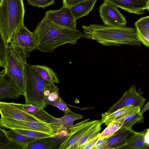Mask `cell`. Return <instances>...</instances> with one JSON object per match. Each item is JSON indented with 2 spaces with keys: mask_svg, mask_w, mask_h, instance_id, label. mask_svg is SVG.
I'll use <instances>...</instances> for the list:
<instances>
[{
  "mask_svg": "<svg viewBox=\"0 0 149 149\" xmlns=\"http://www.w3.org/2000/svg\"><path fill=\"white\" fill-rule=\"evenodd\" d=\"M36 40V49L42 52L52 53L65 44H77V40L84 38L81 32L59 25L45 15L33 32Z\"/></svg>",
  "mask_w": 149,
  "mask_h": 149,
  "instance_id": "1",
  "label": "cell"
},
{
  "mask_svg": "<svg viewBox=\"0 0 149 149\" xmlns=\"http://www.w3.org/2000/svg\"><path fill=\"white\" fill-rule=\"evenodd\" d=\"M82 27L84 38L94 40L103 45L140 46L141 44L135 27H113L96 24Z\"/></svg>",
  "mask_w": 149,
  "mask_h": 149,
  "instance_id": "2",
  "label": "cell"
},
{
  "mask_svg": "<svg viewBox=\"0 0 149 149\" xmlns=\"http://www.w3.org/2000/svg\"><path fill=\"white\" fill-rule=\"evenodd\" d=\"M23 0H2L0 3V32L8 45L14 33L24 24Z\"/></svg>",
  "mask_w": 149,
  "mask_h": 149,
  "instance_id": "3",
  "label": "cell"
},
{
  "mask_svg": "<svg viewBox=\"0 0 149 149\" xmlns=\"http://www.w3.org/2000/svg\"><path fill=\"white\" fill-rule=\"evenodd\" d=\"M29 65L25 72L24 95L25 104L44 109L47 104V98L44 94L47 83L36 71L29 67Z\"/></svg>",
  "mask_w": 149,
  "mask_h": 149,
  "instance_id": "4",
  "label": "cell"
},
{
  "mask_svg": "<svg viewBox=\"0 0 149 149\" xmlns=\"http://www.w3.org/2000/svg\"><path fill=\"white\" fill-rule=\"evenodd\" d=\"M10 52L6 69L7 72L19 90L24 91L25 70L29 64L26 57L10 47Z\"/></svg>",
  "mask_w": 149,
  "mask_h": 149,
  "instance_id": "5",
  "label": "cell"
},
{
  "mask_svg": "<svg viewBox=\"0 0 149 149\" xmlns=\"http://www.w3.org/2000/svg\"><path fill=\"white\" fill-rule=\"evenodd\" d=\"M9 45L13 49L19 52L27 58L30 52L36 49V40L33 32L23 24L13 35Z\"/></svg>",
  "mask_w": 149,
  "mask_h": 149,
  "instance_id": "6",
  "label": "cell"
},
{
  "mask_svg": "<svg viewBox=\"0 0 149 149\" xmlns=\"http://www.w3.org/2000/svg\"><path fill=\"white\" fill-rule=\"evenodd\" d=\"M0 126L1 127L10 130L19 129L56 134L50 127L49 123L45 122H30L1 117Z\"/></svg>",
  "mask_w": 149,
  "mask_h": 149,
  "instance_id": "7",
  "label": "cell"
},
{
  "mask_svg": "<svg viewBox=\"0 0 149 149\" xmlns=\"http://www.w3.org/2000/svg\"><path fill=\"white\" fill-rule=\"evenodd\" d=\"M100 7V16L104 25L113 27L125 26L127 20L118 8L107 0Z\"/></svg>",
  "mask_w": 149,
  "mask_h": 149,
  "instance_id": "8",
  "label": "cell"
},
{
  "mask_svg": "<svg viewBox=\"0 0 149 149\" xmlns=\"http://www.w3.org/2000/svg\"><path fill=\"white\" fill-rule=\"evenodd\" d=\"M87 119L79 122L70 128L68 135L60 144L59 149H74L78 142L97 120Z\"/></svg>",
  "mask_w": 149,
  "mask_h": 149,
  "instance_id": "9",
  "label": "cell"
},
{
  "mask_svg": "<svg viewBox=\"0 0 149 149\" xmlns=\"http://www.w3.org/2000/svg\"><path fill=\"white\" fill-rule=\"evenodd\" d=\"M136 86L132 85L118 102L109 107L106 112L112 113L122 107L131 105L139 107L141 109L146 99L136 91Z\"/></svg>",
  "mask_w": 149,
  "mask_h": 149,
  "instance_id": "10",
  "label": "cell"
},
{
  "mask_svg": "<svg viewBox=\"0 0 149 149\" xmlns=\"http://www.w3.org/2000/svg\"><path fill=\"white\" fill-rule=\"evenodd\" d=\"M54 23L60 26L76 29L77 22L70 8L64 6L58 10H49L45 15Z\"/></svg>",
  "mask_w": 149,
  "mask_h": 149,
  "instance_id": "11",
  "label": "cell"
},
{
  "mask_svg": "<svg viewBox=\"0 0 149 149\" xmlns=\"http://www.w3.org/2000/svg\"><path fill=\"white\" fill-rule=\"evenodd\" d=\"M1 117L30 122H44L15 106L12 102H0Z\"/></svg>",
  "mask_w": 149,
  "mask_h": 149,
  "instance_id": "12",
  "label": "cell"
},
{
  "mask_svg": "<svg viewBox=\"0 0 149 149\" xmlns=\"http://www.w3.org/2000/svg\"><path fill=\"white\" fill-rule=\"evenodd\" d=\"M24 94L18 88L4 69L0 72V100L18 98Z\"/></svg>",
  "mask_w": 149,
  "mask_h": 149,
  "instance_id": "13",
  "label": "cell"
},
{
  "mask_svg": "<svg viewBox=\"0 0 149 149\" xmlns=\"http://www.w3.org/2000/svg\"><path fill=\"white\" fill-rule=\"evenodd\" d=\"M82 118L83 116L81 115L71 111L65 114L61 118H55L50 121L49 123L55 134L62 130H66L69 132L70 128L74 125L73 122Z\"/></svg>",
  "mask_w": 149,
  "mask_h": 149,
  "instance_id": "14",
  "label": "cell"
},
{
  "mask_svg": "<svg viewBox=\"0 0 149 149\" xmlns=\"http://www.w3.org/2000/svg\"><path fill=\"white\" fill-rule=\"evenodd\" d=\"M112 3L118 8L130 13L138 15L145 14V10L149 0H104Z\"/></svg>",
  "mask_w": 149,
  "mask_h": 149,
  "instance_id": "15",
  "label": "cell"
},
{
  "mask_svg": "<svg viewBox=\"0 0 149 149\" xmlns=\"http://www.w3.org/2000/svg\"><path fill=\"white\" fill-rule=\"evenodd\" d=\"M135 132L122 127L105 143V149H118L125 144L134 134Z\"/></svg>",
  "mask_w": 149,
  "mask_h": 149,
  "instance_id": "16",
  "label": "cell"
},
{
  "mask_svg": "<svg viewBox=\"0 0 149 149\" xmlns=\"http://www.w3.org/2000/svg\"><path fill=\"white\" fill-rule=\"evenodd\" d=\"M134 25L139 39L149 47V15L140 18L135 22Z\"/></svg>",
  "mask_w": 149,
  "mask_h": 149,
  "instance_id": "17",
  "label": "cell"
},
{
  "mask_svg": "<svg viewBox=\"0 0 149 149\" xmlns=\"http://www.w3.org/2000/svg\"><path fill=\"white\" fill-rule=\"evenodd\" d=\"M63 140L58 139L54 136L48 138L37 139L27 144V149H52L57 148Z\"/></svg>",
  "mask_w": 149,
  "mask_h": 149,
  "instance_id": "18",
  "label": "cell"
},
{
  "mask_svg": "<svg viewBox=\"0 0 149 149\" xmlns=\"http://www.w3.org/2000/svg\"><path fill=\"white\" fill-rule=\"evenodd\" d=\"M29 66L30 68L36 71L47 84L59 83L56 74L52 69L44 65L29 64Z\"/></svg>",
  "mask_w": 149,
  "mask_h": 149,
  "instance_id": "19",
  "label": "cell"
},
{
  "mask_svg": "<svg viewBox=\"0 0 149 149\" xmlns=\"http://www.w3.org/2000/svg\"><path fill=\"white\" fill-rule=\"evenodd\" d=\"M102 123L101 120H97L78 142L74 149H84V146L90 140L100 133Z\"/></svg>",
  "mask_w": 149,
  "mask_h": 149,
  "instance_id": "20",
  "label": "cell"
},
{
  "mask_svg": "<svg viewBox=\"0 0 149 149\" xmlns=\"http://www.w3.org/2000/svg\"><path fill=\"white\" fill-rule=\"evenodd\" d=\"M97 0H87L69 8L76 20L87 15L93 10Z\"/></svg>",
  "mask_w": 149,
  "mask_h": 149,
  "instance_id": "21",
  "label": "cell"
},
{
  "mask_svg": "<svg viewBox=\"0 0 149 149\" xmlns=\"http://www.w3.org/2000/svg\"><path fill=\"white\" fill-rule=\"evenodd\" d=\"M143 115L141 113V109L137 107L125 116L116 120H118L122 123V127L131 129L136 123L143 122Z\"/></svg>",
  "mask_w": 149,
  "mask_h": 149,
  "instance_id": "22",
  "label": "cell"
},
{
  "mask_svg": "<svg viewBox=\"0 0 149 149\" xmlns=\"http://www.w3.org/2000/svg\"><path fill=\"white\" fill-rule=\"evenodd\" d=\"M137 107L133 105L127 106L118 109L115 111L102 114L101 121L102 123L107 125L113 120L121 118L134 110Z\"/></svg>",
  "mask_w": 149,
  "mask_h": 149,
  "instance_id": "23",
  "label": "cell"
},
{
  "mask_svg": "<svg viewBox=\"0 0 149 149\" xmlns=\"http://www.w3.org/2000/svg\"><path fill=\"white\" fill-rule=\"evenodd\" d=\"M146 129L140 132H135L130 139L118 149H143L147 146L144 136Z\"/></svg>",
  "mask_w": 149,
  "mask_h": 149,
  "instance_id": "24",
  "label": "cell"
},
{
  "mask_svg": "<svg viewBox=\"0 0 149 149\" xmlns=\"http://www.w3.org/2000/svg\"><path fill=\"white\" fill-rule=\"evenodd\" d=\"M10 140L24 144H28L36 141L37 139L29 137L19 134L13 130H6L0 128Z\"/></svg>",
  "mask_w": 149,
  "mask_h": 149,
  "instance_id": "25",
  "label": "cell"
},
{
  "mask_svg": "<svg viewBox=\"0 0 149 149\" xmlns=\"http://www.w3.org/2000/svg\"><path fill=\"white\" fill-rule=\"evenodd\" d=\"M10 47L6 42L2 35H0V66L6 69L10 54Z\"/></svg>",
  "mask_w": 149,
  "mask_h": 149,
  "instance_id": "26",
  "label": "cell"
},
{
  "mask_svg": "<svg viewBox=\"0 0 149 149\" xmlns=\"http://www.w3.org/2000/svg\"><path fill=\"white\" fill-rule=\"evenodd\" d=\"M107 126L106 128L100 133V138L108 139L110 138L122 127V123L118 120H115Z\"/></svg>",
  "mask_w": 149,
  "mask_h": 149,
  "instance_id": "27",
  "label": "cell"
},
{
  "mask_svg": "<svg viewBox=\"0 0 149 149\" xmlns=\"http://www.w3.org/2000/svg\"><path fill=\"white\" fill-rule=\"evenodd\" d=\"M13 130L19 134L27 136L38 139L50 137L54 136L56 134L34 131L19 129Z\"/></svg>",
  "mask_w": 149,
  "mask_h": 149,
  "instance_id": "28",
  "label": "cell"
},
{
  "mask_svg": "<svg viewBox=\"0 0 149 149\" xmlns=\"http://www.w3.org/2000/svg\"><path fill=\"white\" fill-rule=\"evenodd\" d=\"M15 106L30 114L35 116L41 108L38 106L29 104H21L13 103Z\"/></svg>",
  "mask_w": 149,
  "mask_h": 149,
  "instance_id": "29",
  "label": "cell"
},
{
  "mask_svg": "<svg viewBox=\"0 0 149 149\" xmlns=\"http://www.w3.org/2000/svg\"><path fill=\"white\" fill-rule=\"evenodd\" d=\"M30 5L44 8L55 3V0H26Z\"/></svg>",
  "mask_w": 149,
  "mask_h": 149,
  "instance_id": "30",
  "label": "cell"
},
{
  "mask_svg": "<svg viewBox=\"0 0 149 149\" xmlns=\"http://www.w3.org/2000/svg\"><path fill=\"white\" fill-rule=\"evenodd\" d=\"M0 149H27V144H24L17 143L9 139L5 145L0 146Z\"/></svg>",
  "mask_w": 149,
  "mask_h": 149,
  "instance_id": "31",
  "label": "cell"
},
{
  "mask_svg": "<svg viewBox=\"0 0 149 149\" xmlns=\"http://www.w3.org/2000/svg\"><path fill=\"white\" fill-rule=\"evenodd\" d=\"M56 107L63 111L65 114L71 111L67 107L65 102L61 97L59 98Z\"/></svg>",
  "mask_w": 149,
  "mask_h": 149,
  "instance_id": "32",
  "label": "cell"
},
{
  "mask_svg": "<svg viewBox=\"0 0 149 149\" xmlns=\"http://www.w3.org/2000/svg\"><path fill=\"white\" fill-rule=\"evenodd\" d=\"M87 0H63V6L70 8L80 2Z\"/></svg>",
  "mask_w": 149,
  "mask_h": 149,
  "instance_id": "33",
  "label": "cell"
},
{
  "mask_svg": "<svg viewBox=\"0 0 149 149\" xmlns=\"http://www.w3.org/2000/svg\"><path fill=\"white\" fill-rule=\"evenodd\" d=\"M100 133L96 137L90 140L84 146V149H92L100 139Z\"/></svg>",
  "mask_w": 149,
  "mask_h": 149,
  "instance_id": "34",
  "label": "cell"
},
{
  "mask_svg": "<svg viewBox=\"0 0 149 149\" xmlns=\"http://www.w3.org/2000/svg\"><path fill=\"white\" fill-rule=\"evenodd\" d=\"M106 138H100L98 141L96 143L94 146L93 148L92 149H94L97 146L101 145L105 143L107 140Z\"/></svg>",
  "mask_w": 149,
  "mask_h": 149,
  "instance_id": "35",
  "label": "cell"
},
{
  "mask_svg": "<svg viewBox=\"0 0 149 149\" xmlns=\"http://www.w3.org/2000/svg\"><path fill=\"white\" fill-rule=\"evenodd\" d=\"M144 139L147 146H149V128L146 129Z\"/></svg>",
  "mask_w": 149,
  "mask_h": 149,
  "instance_id": "36",
  "label": "cell"
},
{
  "mask_svg": "<svg viewBox=\"0 0 149 149\" xmlns=\"http://www.w3.org/2000/svg\"><path fill=\"white\" fill-rule=\"evenodd\" d=\"M149 109V101L145 104L141 111V113L143 115V113Z\"/></svg>",
  "mask_w": 149,
  "mask_h": 149,
  "instance_id": "37",
  "label": "cell"
},
{
  "mask_svg": "<svg viewBox=\"0 0 149 149\" xmlns=\"http://www.w3.org/2000/svg\"><path fill=\"white\" fill-rule=\"evenodd\" d=\"M145 9H147L148 11H149V1L147 3Z\"/></svg>",
  "mask_w": 149,
  "mask_h": 149,
  "instance_id": "38",
  "label": "cell"
},
{
  "mask_svg": "<svg viewBox=\"0 0 149 149\" xmlns=\"http://www.w3.org/2000/svg\"><path fill=\"white\" fill-rule=\"evenodd\" d=\"M2 1V0H0V3H1V2Z\"/></svg>",
  "mask_w": 149,
  "mask_h": 149,
  "instance_id": "39",
  "label": "cell"
}]
</instances>
